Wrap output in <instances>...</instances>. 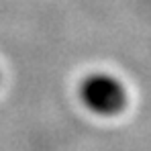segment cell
<instances>
[{
    "mask_svg": "<svg viewBox=\"0 0 151 151\" xmlns=\"http://www.w3.org/2000/svg\"><path fill=\"white\" fill-rule=\"evenodd\" d=\"M80 98L92 112L112 116L125 108L127 92L116 78L108 74H90L80 84Z\"/></svg>",
    "mask_w": 151,
    "mask_h": 151,
    "instance_id": "obj_1",
    "label": "cell"
}]
</instances>
